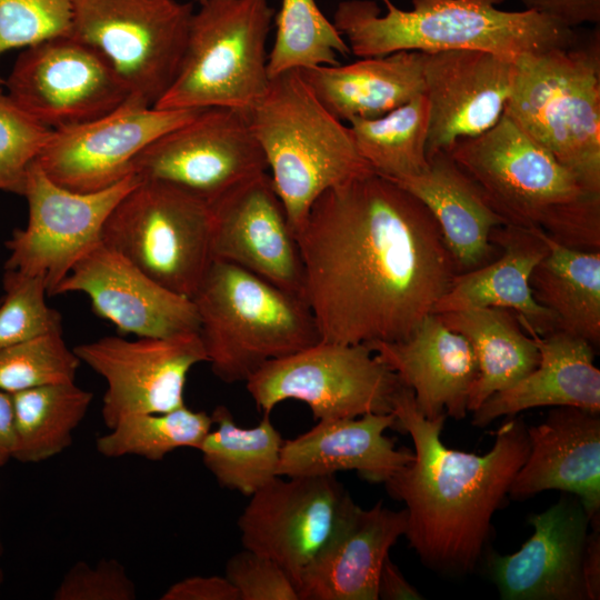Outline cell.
Here are the masks:
<instances>
[{
    "label": "cell",
    "instance_id": "6da1fadb",
    "mask_svg": "<svg viewBox=\"0 0 600 600\" xmlns=\"http://www.w3.org/2000/svg\"><path fill=\"white\" fill-rule=\"evenodd\" d=\"M321 340L408 338L458 273L427 207L374 172L323 192L296 233Z\"/></svg>",
    "mask_w": 600,
    "mask_h": 600
},
{
    "label": "cell",
    "instance_id": "7a4b0ae2",
    "mask_svg": "<svg viewBox=\"0 0 600 600\" xmlns=\"http://www.w3.org/2000/svg\"><path fill=\"white\" fill-rule=\"evenodd\" d=\"M396 426L410 434L413 460L384 482L404 503L406 538L422 563L442 574L473 571L489 538L491 519L529 452L527 427L507 417L494 443L480 456L441 440L447 414L426 418L404 384L392 402Z\"/></svg>",
    "mask_w": 600,
    "mask_h": 600
},
{
    "label": "cell",
    "instance_id": "3957f363",
    "mask_svg": "<svg viewBox=\"0 0 600 600\" xmlns=\"http://www.w3.org/2000/svg\"><path fill=\"white\" fill-rule=\"evenodd\" d=\"M504 0H412L402 10L389 0L387 12L371 0L341 1L332 23L350 53L359 58L398 51L424 53L470 49L517 62L521 58L567 47L578 33L532 10L507 11Z\"/></svg>",
    "mask_w": 600,
    "mask_h": 600
},
{
    "label": "cell",
    "instance_id": "277c9868",
    "mask_svg": "<svg viewBox=\"0 0 600 600\" xmlns=\"http://www.w3.org/2000/svg\"><path fill=\"white\" fill-rule=\"evenodd\" d=\"M506 224L538 229L564 246L600 250V193L588 189L504 114L448 151Z\"/></svg>",
    "mask_w": 600,
    "mask_h": 600
},
{
    "label": "cell",
    "instance_id": "5b68a950",
    "mask_svg": "<svg viewBox=\"0 0 600 600\" xmlns=\"http://www.w3.org/2000/svg\"><path fill=\"white\" fill-rule=\"evenodd\" d=\"M247 114L294 234L323 192L374 172L299 71L271 78Z\"/></svg>",
    "mask_w": 600,
    "mask_h": 600
},
{
    "label": "cell",
    "instance_id": "8992f818",
    "mask_svg": "<svg viewBox=\"0 0 600 600\" xmlns=\"http://www.w3.org/2000/svg\"><path fill=\"white\" fill-rule=\"evenodd\" d=\"M191 300L207 362L226 383L321 341L303 298L224 261L213 260Z\"/></svg>",
    "mask_w": 600,
    "mask_h": 600
},
{
    "label": "cell",
    "instance_id": "52a82bcc",
    "mask_svg": "<svg viewBox=\"0 0 600 600\" xmlns=\"http://www.w3.org/2000/svg\"><path fill=\"white\" fill-rule=\"evenodd\" d=\"M503 114L600 193V32L516 62Z\"/></svg>",
    "mask_w": 600,
    "mask_h": 600
},
{
    "label": "cell",
    "instance_id": "ba28073f",
    "mask_svg": "<svg viewBox=\"0 0 600 600\" xmlns=\"http://www.w3.org/2000/svg\"><path fill=\"white\" fill-rule=\"evenodd\" d=\"M268 0H206L193 12L179 72L154 108H231L248 112L264 94Z\"/></svg>",
    "mask_w": 600,
    "mask_h": 600
},
{
    "label": "cell",
    "instance_id": "9c48e42d",
    "mask_svg": "<svg viewBox=\"0 0 600 600\" xmlns=\"http://www.w3.org/2000/svg\"><path fill=\"white\" fill-rule=\"evenodd\" d=\"M211 237L209 202L171 183L140 179L111 210L101 242L191 299L213 262Z\"/></svg>",
    "mask_w": 600,
    "mask_h": 600
},
{
    "label": "cell",
    "instance_id": "30bf717a",
    "mask_svg": "<svg viewBox=\"0 0 600 600\" xmlns=\"http://www.w3.org/2000/svg\"><path fill=\"white\" fill-rule=\"evenodd\" d=\"M193 12L178 0H72L70 34L106 56L132 101L154 107L179 72Z\"/></svg>",
    "mask_w": 600,
    "mask_h": 600
},
{
    "label": "cell",
    "instance_id": "8fae6325",
    "mask_svg": "<svg viewBox=\"0 0 600 600\" xmlns=\"http://www.w3.org/2000/svg\"><path fill=\"white\" fill-rule=\"evenodd\" d=\"M256 406L270 413L280 402H304L316 420L392 412L403 386L367 344L319 341L271 360L246 380Z\"/></svg>",
    "mask_w": 600,
    "mask_h": 600
},
{
    "label": "cell",
    "instance_id": "7c38bea8",
    "mask_svg": "<svg viewBox=\"0 0 600 600\" xmlns=\"http://www.w3.org/2000/svg\"><path fill=\"white\" fill-rule=\"evenodd\" d=\"M4 84L20 108L51 130L98 119L131 100L106 56L71 34L23 48Z\"/></svg>",
    "mask_w": 600,
    "mask_h": 600
},
{
    "label": "cell",
    "instance_id": "4fadbf2b",
    "mask_svg": "<svg viewBox=\"0 0 600 600\" xmlns=\"http://www.w3.org/2000/svg\"><path fill=\"white\" fill-rule=\"evenodd\" d=\"M267 169L247 112L231 108L201 109L132 161L140 179L171 183L209 203Z\"/></svg>",
    "mask_w": 600,
    "mask_h": 600
},
{
    "label": "cell",
    "instance_id": "5bb4252c",
    "mask_svg": "<svg viewBox=\"0 0 600 600\" xmlns=\"http://www.w3.org/2000/svg\"><path fill=\"white\" fill-rule=\"evenodd\" d=\"M139 180L132 174L101 191L74 192L53 182L34 161L23 192L28 222L6 241L4 269L43 277L48 294L54 296L73 266L101 242L111 210Z\"/></svg>",
    "mask_w": 600,
    "mask_h": 600
},
{
    "label": "cell",
    "instance_id": "9a60e30c",
    "mask_svg": "<svg viewBox=\"0 0 600 600\" xmlns=\"http://www.w3.org/2000/svg\"><path fill=\"white\" fill-rule=\"evenodd\" d=\"M276 477L250 496L238 519L244 549L300 579L354 504L334 476Z\"/></svg>",
    "mask_w": 600,
    "mask_h": 600
},
{
    "label": "cell",
    "instance_id": "2e32d148",
    "mask_svg": "<svg viewBox=\"0 0 600 600\" xmlns=\"http://www.w3.org/2000/svg\"><path fill=\"white\" fill-rule=\"evenodd\" d=\"M107 383L101 417L107 428L138 413H161L184 406L187 376L207 362L199 331L128 340L106 336L73 348Z\"/></svg>",
    "mask_w": 600,
    "mask_h": 600
},
{
    "label": "cell",
    "instance_id": "e0dca14e",
    "mask_svg": "<svg viewBox=\"0 0 600 600\" xmlns=\"http://www.w3.org/2000/svg\"><path fill=\"white\" fill-rule=\"evenodd\" d=\"M200 110L159 109L129 100L98 119L52 130L36 162L66 189L101 191L132 176V161L146 147Z\"/></svg>",
    "mask_w": 600,
    "mask_h": 600
},
{
    "label": "cell",
    "instance_id": "ac0fdd59",
    "mask_svg": "<svg viewBox=\"0 0 600 600\" xmlns=\"http://www.w3.org/2000/svg\"><path fill=\"white\" fill-rule=\"evenodd\" d=\"M212 257L303 298L296 234L270 174L262 172L210 203Z\"/></svg>",
    "mask_w": 600,
    "mask_h": 600
},
{
    "label": "cell",
    "instance_id": "d6986e66",
    "mask_svg": "<svg viewBox=\"0 0 600 600\" xmlns=\"http://www.w3.org/2000/svg\"><path fill=\"white\" fill-rule=\"evenodd\" d=\"M514 78L516 62L491 52L458 49L424 53L427 158L448 152L458 140L482 134L496 126L503 116Z\"/></svg>",
    "mask_w": 600,
    "mask_h": 600
},
{
    "label": "cell",
    "instance_id": "ffe728a7",
    "mask_svg": "<svg viewBox=\"0 0 600 600\" xmlns=\"http://www.w3.org/2000/svg\"><path fill=\"white\" fill-rule=\"evenodd\" d=\"M68 292L87 294L94 313L122 333L158 338L199 331L190 298L161 286L102 242L73 266L54 296Z\"/></svg>",
    "mask_w": 600,
    "mask_h": 600
},
{
    "label": "cell",
    "instance_id": "44dd1931",
    "mask_svg": "<svg viewBox=\"0 0 600 600\" xmlns=\"http://www.w3.org/2000/svg\"><path fill=\"white\" fill-rule=\"evenodd\" d=\"M532 536L512 554L489 558L491 579L504 600H588L582 564L589 517L576 496H562L532 513Z\"/></svg>",
    "mask_w": 600,
    "mask_h": 600
},
{
    "label": "cell",
    "instance_id": "7402d4cb",
    "mask_svg": "<svg viewBox=\"0 0 600 600\" xmlns=\"http://www.w3.org/2000/svg\"><path fill=\"white\" fill-rule=\"evenodd\" d=\"M529 452L508 492L524 500L546 490L579 498L600 527V412L553 407L539 424L527 427Z\"/></svg>",
    "mask_w": 600,
    "mask_h": 600
},
{
    "label": "cell",
    "instance_id": "603a6c76",
    "mask_svg": "<svg viewBox=\"0 0 600 600\" xmlns=\"http://www.w3.org/2000/svg\"><path fill=\"white\" fill-rule=\"evenodd\" d=\"M367 346L411 389L426 418L447 414L460 420L467 416L477 360L468 340L437 313L428 314L403 340Z\"/></svg>",
    "mask_w": 600,
    "mask_h": 600
},
{
    "label": "cell",
    "instance_id": "cb8c5ba5",
    "mask_svg": "<svg viewBox=\"0 0 600 600\" xmlns=\"http://www.w3.org/2000/svg\"><path fill=\"white\" fill-rule=\"evenodd\" d=\"M406 530L404 509L390 510L382 501L370 509L354 503L303 572L300 600H377L383 561Z\"/></svg>",
    "mask_w": 600,
    "mask_h": 600
},
{
    "label": "cell",
    "instance_id": "d4e9b609",
    "mask_svg": "<svg viewBox=\"0 0 600 600\" xmlns=\"http://www.w3.org/2000/svg\"><path fill=\"white\" fill-rule=\"evenodd\" d=\"M394 426L392 412L318 420L307 432L283 440L277 473L312 477L357 471L364 480L384 483L413 460V452L396 449L384 436Z\"/></svg>",
    "mask_w": 600,
    "mask_h": 600
},
{
    "label": "cell",
    "instance_id": "484cf974",
    "mask_svg": "<svg viewBox=\"0 0 600 600\" xmlns=\"http://www.w3.org/2000/svg\"><path fill=\"white\" fill-rule=\"evenodd\" d=\"M517 318L533 338L539 362L518 382L482 402L472 412V424L484 428L497 418L538 407L600 412V370L593 363V346L561 330L539 336L524 318Z\"/></svg>",
    "mask_w": 600,
    "mask_h": 600
},
{
    "label": "cell",
    "instance_id": "4316f807",
    "mask_svg": "<svg viewBox=\"0 0 600 600\" xmlns=\"http://www.w3.org/2000/svg\"><path fill=\"white\" fill-rule=\"evenodd\" d=\"M490 240L500 247L501 256L458 272L432 313L501 308L524 318L539 336L556 331L553 313L534 299L530 286L534 267L548 252L543 231L502 224L492 229Z\"/></svg>",
    "mask_w": 600,
    "mask_h": 600
},
{
    "label": "cell",
    "instance_id": "83f0119b",
    "mask_svg": "<svg viewBox=\"0 0 600 600\" xmlns=\"http://www.w3.org/2000/svg\"><path fill=\"white\" fill-rule=\"evenodd\" d=\"M428 160L420 174L393 182L431 212L458 272L487 264L496 250L490 233L504 221L448 152H437Z\"/></svg>",
    "mask_w": 600,
    "mask_h": 600
},
{
    "label": "cell",
    "instance_id": "f1b7e54d",
    "mask_svg": "<svg viewBox=\"0 0 600 600\" xmlns=\"http://www.w3.org/2000/svg\"><path fill=\"white\" fill-rule=\"evenodd\" d=\"M423 52L398 51L299 72L322 104L349 123L381 117L423 94Z\"/></svg>",
    "mask_w": 600,
    "mask_h": 600
},
{
    "label": "cell",
    "instance_id": "f546056e",
    "mask_svg": "<svg viewBox=\"0 0 600 600\" xmlns=\"http://www.w3.org/2000/svg\"><path fill=\"white\" fill-rule=\"evenodd\" d=\"M437 314L468 340L477 360L468 411L473 412L489 397L518 382L539 362L533 338L510 310L479 308Z\"/></svg>",
    "mask_w": 600,
    "mask_h": 600
},
{
    "label": "cell",
    "instance_id": "4dcf8cb0",
    "mask_svg": "<svg viewBox=\"0 0 600 600\" xmlns=\"http://www.w3.org/2000/svg\"><path fill=\"white\" fill-rule=\"evenodd\" d=\"M547 254L534 267L530 286L534 299L557 321V330L600 343V250L559 243L543 232Z\"/></svg>",
    "mask_w": 600,
    "mask_h": 600
},
{
    "label": "cell",
    "instance_id": "1f68e13d",
    "mask_svg": "<svg viewBox=\"0 0 600 600\" xmlns=\"http://www.w3.org/2000/svg\"><path fill=\"white\" fill-rule=\"evenodd\" d=\"M269 414L263 413L257 426L242 428L227 407L212 411L213 426L198 450L221 487L250 497L279 477L283 439Z\"/></svg>",
    "mask_w": 600,
    "mask_h": 600
},
{
    "label": "cell",
    "instance_id": "d6a6232c",
    "mask_svg": "<svg viewBox=\"0 0 600 600\" xmlns=\"http://www.w3.org/2000/svg\"><path fill=\"white\" fill-rule=\"evenodd\" d=\"M13 406L12 459L22 463L46 461L72 443L84 419L92 392L76 382L36 387L10 393Z\"/></svg>",
    "mask_w": 600,
    "mask_h": 600
},
{
    "label": "cell",
    "instance_id": "836d02e7",
    "mask_svg": "<svg viewBox=\"0 0 600 600\" xmlns=\"http://www.w3.org/2000/svg\"><path fill=\"white\" fill-rule=\"evenodd\" d=\"M356 147L374 173L400 181L428 166L429 104L424 94L373 119L349 123Z\"/></svg>",
    "mask_w": 600,
    "mask_h": 600
},
{
    "label": "cell",
    "instance_id": "e575fe53",
    "mask_svg": "<svg viewBox=\"0 0 600 600\" xmlns=\"http://www.w3.org/2000/svg\"><path fill=\"white\" fill-rule=\"evenodd\" d=\"M276 37L268 53L269 78L289 71L338 64L350 53L344 38L316 0H281L274 17Z\"/></svg>",
    "mask_w": 600,
    "mask_h": 600
},
{
    "label": "cell",
    "instance_id": "d590c367",
    "mask_svg": "<svg viewBox=\"0 0 600 600\" xmlns=\"http://www.w3.org/2000/svg\"><path fill=\"white\" fill-rule=\"evenodd\" d=\"M212 426L211 414L184 404L168 412L127 416L98 437L96 447L107 458L138 456L160 461L179 448L198 450Z\"/></svg>",
    "mask_w": 600,
    "mask_h": 600
},
{
    "label": "cell",
    "instance_id": "8d00e7d4",
    "mask_svg": "<svg viewBox=\"0 0 600 600\" xmlns=\"http://www.w3.org/2000/svg\"><path fill=\"white\" fill-rule=\"evenodd\" d=\"M80 364L62 331L46 333L0 349V389L13 393L74 382Z\"/></svg>",
    "mask_w": 600,
    "mask_h": 600
},
{
    "label": "cell",
    "instance_id": "74e56055",
    "mask_svg": "<svg viewBox=\"0 0 600 600\" xmlns=\"http://www.w3.org/2000/svg\"><path fill=\"white\" fill-rule=\"evenodd\" d=\"M0 299V349L46 333L62 331L59 311L48 306L44 278L4 269Z\"/></svg>",
    "mask_w": 600,
    "mask_h": 600
},
{
    "label": "cell",
    "instance_id": "f35d334b",
    "mask_svg": "<svg viewBox=\"0 0 600 600\" xmlns=\"http://www.w3.org/2000/svg\"><path fill=\"white\" fill-rule=\"evenodd\" d=\"M0 84V191L23 196L29 168L46 147L52 130L44 127Z\"/></svg>",
    "mask_w": 600,
    "mask_h": 600
},
{
    "label": "cell",
    "instance_id": "ab89813d",
    "mask_svg": "<svg viewBox=\"0 0 600 600\" xmlns=\"http://www.w3.org/2000/svg\"><path fill=\"white\" fill-rule=\"evenodd\" d=\"M71 20L72 0H0V57L70 34ZM0 84H4L1 77Z\"/></svg>",
    "mask_w": 600,
    "mask_h": 600
},
{
    "label": "cell",
    "instance_id": "60d3db41",
    "mask_svg": "<svg viewBox=\"0 0 600 600\" xmlns=\"http://www.w3.org/2000/svg\"><path fill=\"white\" fill-rule=\"evenodd\" d=\"M54 600H134L137 589L126 568L116 559L96 566L76 562L56 588Z\"/></svg>",
    "mask_w": 600,
    "mask_h": 600
},
{
    "label": "cell",
    "instance_id": "b9f144b4",
    "mask_svg": "<svg viewBox=\"0 0 600 600\" xmlns=\"http://www.w3.org/2000/svg\"><path fill=\"white\" fill-rule=\"evenodd\" d=\"M224 577L240 600H300L293 581L277 562L248 549L227 561Z\"/></svg>",
    "mask_w": 600,
    "mask_h": 600
},
{
    "label": "cell",
    "instance_id": "7bdbcfd3",
    "mask_svg": "<svg viewBox=\"0 0 600 600\" xmlns=\"http://www.w3.org/2000/svg\"><path fill=\"white\" fill-rule=\"evenodd\" d=\"M524 9L547 16L574 29L584 23L599 24L600 0H520Z\"/></svg>",
    "mask_w": 600,
    "mask_h": 600
},
{
    "label": "cell",
    "instance_id": "ee69618b",
    "mask_svg": "<svg viewBox=\"0 0 600 600\" xmlns=\"http://www.w3.org/2000/svg\"><path fill=\"white\" fill-rule=\"evenodd\" d=\"M161 600H240L236 587L219 576L189 577L170 586Z\"/></svg>",
    "mask_w": 600,
    "mask_h": 600
},
{
    "label": "cell",
    "instance_id": "f6af8a7d",
    "mask_svg": "<svg viewBox=\"0 0 600 600\" xmlns=\"http://www.w3.org/2000/svg\"><path fill=\"white\" fill-rule=\"evenodd\" d=\"M378 599L421 600V593L410 584L389 556L384 559L378 579Z\"/></svg>",
    "mask_w": 600,
    "mask_h": 600
},
{
    "label": "cell",
    "instance_id": "bcb514c9",
    "mask_svg": "<svg viewBox=\"0 0 600 600\" xmlns=\"http://www.w3.org/2000/svg\"><path fill=\"white\" fill-rule=\"evenodd\" d=\"M582 573L588 600L600 598V527H590Z\"/></svg>",
    "mask_w": 600,
    "mask_h": 600
},
{
    "label": "cell",
    "instance_id": "7dc6e473",
    "mask_svg": "<svg viewBox=\"0 0 600 600\" xmlns=\"http://www.w3.org/2000/svg\"><path fill=\"white\" fill-rule=\"evenodd\" d=\"M13 439L11 394L0 389V468L12 459Z\"/></svg>",
    "mask_w": 600,
    "mask_h": 600
},
{
    "label": "cell",
    "instance_id": "c3c4849f",
    "mask_svg": "<svg viewBox=\"0 0 600 600\" xmlns=\"http://www.w3.org/2000/svg\"><path fill=\"white\" fill-rule=\"evenodd\" d=\"M2 581H3V571L0 567V587H1Z\"/></svg>",
    "mask_w": 600,
    "mask_h": 600
},
{
    "label": "cell",
    "instance_id": "681fc988",
    "mask_svg": "<svg viewBox=\"0 0 600 600\" xmlns=\"http://www.w3.org/2000/svg\"><path fill=\"white\" fill-rule=\"evenodd\" d=\"M197 1L199 4H201L202 2H204L206 0H194Z\"/></svg>",
    "mask_w": 600,
    "mask_h": 600
}]
</instances>
